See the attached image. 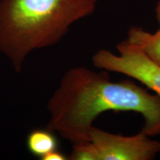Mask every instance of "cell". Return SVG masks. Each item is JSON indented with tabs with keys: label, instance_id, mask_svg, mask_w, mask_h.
<instances>
[{
	"label": "cell",
	"instance_id": "1",
	"mask_svg": "<svg viewBox=\"0 0 160 160\" xmlns=\"http://www.w3.org/2000/svg\"><path fill=\"white\" fill-rule=\"evenodd\" d=\"M47 128L74 144L88 142L93 124L106 111H132L144 119L142 131L160 136V97L134 82H112L108 71L69 69L48 102Z\"/></svg>",
	"mask_w": 160,
	"mask_h": 160
},
{
	"label": "cell",
	"instance_id": "2",
	"mask_svg": "<svg viewBox=\"0 0 160 160\" xmlns=\"http://www.w3.org/2000/svg\"><path fill=\"white\" fill-rule=\"evenodd\" d=\"M97 0H0V53L17 73L32 52L55 45Z\"/></svg>",
	"mask_w": 160,
	"mask_h": 160
},
{
	"label": "cell",
	"instance_id": "3",
	"mask_svg": "<svg viewBox=\"0 0 160 160\" xmlns=\"http://www.w3.org/2000/svg\"><path fill=\"white\" fill-rule=\"evenodd\" d=\"M160 153V142L140 131L125 137L93 126L88 142L74 144L71 160H152Z\"/></svg>",
	"mask_w": 160,
	"mask_h": 160
},
{
	"label": "cell",
	"instance_id": "4",
	"mask_svg": "<svg viewBox=\"0 0 160 160\" xmlns=\"http://www.w3.org/2000/svg\"><path fill=\"white\" fill-rule=\"evenodd\" d=\"M118 54L100 49L92 57L94 67L137 80L160 97V67L137 46L124 40L117 45Z\"/></svg>",
	"mask_w": 160,
	"mask_h": 160
},
{
	"label": "cell",
	"instance_id": "5",
	"mask_svg": "<svg viewBox=\"0 0 160 160\" xmlns=\"http://www.w3.org/2000/svg\"><path fill=\"white\" fill-rule=\"evenodd\" d=\"M126 40L137 46L160 67V28L154 33H151L138 26H131L128 31Z\"/></svg>",
	"mask_w": 160,
	"mask_h": 160
},
{
	"label": "cell",
	"instance_id": "6",
	"mask_svg": "<svg viewBox=\"0 0 160 160\" xmlns=\"http://www.w3.org/2000/svg\"><path fill=\"white\" fill-rule=\"evenodd\" d=\"M57 146L54 133L47 128L33 130L28 135V149L32 154L40 159L50 152L57 150Z\"/></svg>",
	"mask_w": 160,
	"mask_h": 160
},
{
	"label": "cell",
	"instance_id": "7",
	"mask_svg": "<svg viewBox=\"0 0 160 160\" xmlns=\"http://www.w3.org/2000/svg\"><path fill=\"white\" fill-rule=\"evenodd\" d=\"M68 158L65 157L63 153H62L61 152L58 151V150H55V151L50 152V153L44 156L43 157H42V160H65Z\"/></svg>",
	"mask_w": 160,
	"mask_h": 160
},
{
	"label": "cell",
	"instance_id": "8",
	"mask_svg": "<svg viewBox=\"0 0 160 160\" xmlns=\"http://www.w3.org/2000/svg\"><path fill=\"white\" fill-rule=\"evenodd\" d=\"M156 16H157V19L160 28V1L158 2L157 7H156Z\"/></svg>",
	"mask_w": 160,
	"mask_h": 160
}]
</instances>
